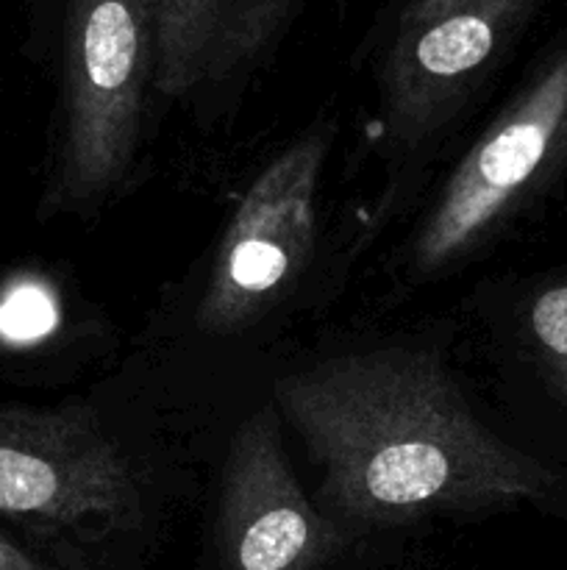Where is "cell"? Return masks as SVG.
<instances>
[{
	"instance_id": "6da1fadb",
	"label": "cell",
	"mask_w": 567,
	"mask_h": 570,
	"mask_svg": "<svg viewBox=\"0 0 567 570\" xmlns=\"http://www.w3.org/2000/svg\"><path fill=\"white\" fill-rule=\"evenodd\" d=\"M320 468L317 510L348 529L531 504L567 518V473L484 426L437 354L334 356L272 384Z\"/></svg>"
},
{
	"instance_id": "7c38bea8",
	"label": "cell",
	"mask_w": 567,
	"mask_h": 570,
	"mask_svg": "<svg viewBox=\"0 0 567 570\" xmlns=\"http://www.w3.org/2000/svg\"><path fill=\"white\" fill-rule=\"evenodd\" d=\"M0 570H48V568L39 566L33 557H28L26 551L17 549L14 543L0 538Z\"/></svg>"
},
{
	"instance_id": "9c48e42d",
	"label": "cell",
	"mask_w": 567,
	"mask_h": 570,
	"mask_svg": "<svg viewBox=\"0 0 567 570\" xmlns=\"http://www.w3.org/2000/svg\"><path fill=\"white\" fill-rule=\"evenodd\" d=\"M233 0H156L159 9V67L156 92L187 98L200 81L217 31Z\"/></svg>"
},
{
	"instance_id": "52a82bcc",
	"label": "cell",
	"mask_w": 567,
	"mask_h": 570,
	"mask_svg": "<svg viewBox=\"0 0 567 570\" xmlns=\"http://www.w3.org/2000/svg\"><path fill=\"white\" fill-rule=\"evenodd\" d=\"M220 543L231 570H317L345 546L295 479L276 404L256 410L228 445Z\"/></svg>"
},
{
	"instance_id": "ba28073f",
	"label": "cell",
	"mask_w": 567,
	"mask_h": 570,
	"mask_svg": "<svg viewBox=\"0 0 567 570\" xmlns=\"http://www.w3.org/2000/svg\"><path fill=\"white\" fill-rule=\"evenodd\" d=\"M304 0H233L211 42L195 92L222 95L242 87L281 45Z\"/></svg>"
},
{
	"instance_id": "3957f363",
	"label": "cell",
	"mask_w": 567,
	"mask_h": 570,
	"mask_svg": "<svg viewBox=\"0 0 567 570\" xmlns=\"http://www.w3.org/2000/svg\"><path fill=\"white\" fill-rule=\"evenodd\" d=\"M567 178V28L537 56L520 89L450 173L411 243V271L454 265Z\"/></svg>"
},
{
	"instance_id": "8fae6325",
	"label": "cell",
	"mask_w": 567,
	"mask_h": 570,
	"mask_svg": "<svg viewBox=\"0 0 567 570\" xmlns=\"http://www.w3.org/2000/svg\"><path fill=\"white\" fill-rule=\"evenodd\" d=\"M56 315L48 295L33 287L11 289L0 301V340L6 343H33L53 326Z\"/></svg>"
},
{
	"instance_id": "277c9868",
	"label": "cell",
	"mask_w": 567,
	"mask_h": 570,
	"mask_svg": "<svg viewBox=\"0 0 567 570\" xmlns=\"http://www.w3.org/2000/svg\"><path fill=\"white\" fill-rule=\"evenodd\" d=\"M142 493L89 406L0 404V515L33 529H128Z\"/></svg>"
},
{
	"instance_id": "5b68a950",
	"label": "cell",
	"mask_w": 567,
	"mask_h": 570,
	"mask_svg": "<svg viewBox=\"0 0 567 570\" xmlns=\"http://www.w3.org/2000/svg\"><path fill=\"white\" fill-rule=\"evenodd\" d=\"M334 142L320 122L281 150L239 200L198 304V328L228 337L259 321L315 248L317 195Z\"/></svg>"
},
{
	"instance_id": "30bf717a",
	"label": "cell",
	"mask_w": 567,
	"mask_h": 570,
	"mask_svg": "<svg viewBox=\"0 0 567 570\" xmlns=\"http://www.w3.org/2000/svg\"><path fill=\"white\" fill-rule=\"evenodd\" d=\"M520 328L539 387L567 423V276L531 289L520 309Z\"/></svg>"
},
{
	"instance_id": "7a4b0ae2",
	"label": "cell",
	"mask_w": 567,
	"mask_h": 570,
	"mask_svg": "<svg viewBox=\"0 0 567 570\" xmlns=\"http://www.w3.org/2000/svg\"><path fill=\"white\" fill-rule=\"evenodd\" d=\"M59 59V142L39 215L103 204L137 159L156 92V0H39Z\"/></svg>"
},
{
	"instance_id": "8992f818",
	"label": "cell",
	"mask_w": 567,
	"mask_h": 570,
	"mask_svg": "<svg viewBox=\"0 0 567 570\" xmlns=\"http://www.w3.org/2000/svg\"><path fill=\"white\" fill-rule=\"evenodd\" d=\"M548 0H406L381 59L392 137L437 134L511 53Z\"/></svg>"
}]
</instances>
